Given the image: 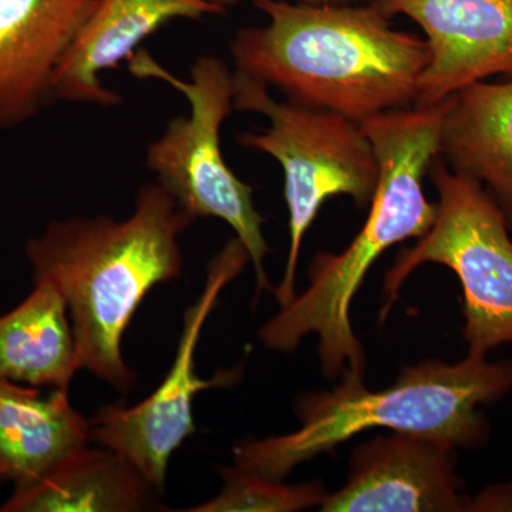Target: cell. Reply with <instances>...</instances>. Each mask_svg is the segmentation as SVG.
Here are the masks:
<instances>
[{"label":"cell","instance_id":"4","mask_svg":"<svg viewBox=\"0 0 512 512\" xmlns=\"http://www.w3.org/2000/svg\"><path fill=\"white\" fill-rule=\"evenodd\" d=\"M512 392V360L488 362L468 355L456 365L426 360L404 367L383 390L345 377L330 392L303 394L295 412L301 427L284 436L242 440L234 448L235 467L282 481L293 468L328 453L357 434L373 429L414 434L456 448H477L488 439L478 407Z\"/></svg>","mask_w":512,"mask_h":512},{"label":"cell","instance_id":"2","mask_svg":"<svg viewBox=\"0 0 512 512\" xmlns=\"http://www.w3.org/2000/svg\"><path fill=\"white\" fill-rule=\"evenodd\" d=\"M192 222L156 181L138 190L124 220L52 221L26 242L33 282H50L66 302L80 370L121 394L137 382L121 352L124 333L151 289L183 272L180 237Z\"/></svg>","mask_w":512,"mask_h":512},{"label":"cell","instance_id":"12","mask_svg":"<svg viewBox=\"0 0 512 512\" xmlns=\"http://www.w3.org/2000/svg\"><path fill=\"white\" fill-rule=\"evenodd\" d=\"M210 0H96L55 80V100L111 109L123 97L104 86L101 73L128 62L141 43L178 19L227 15Z\"/></svg>","mask_w":512,"mask_h":512},{"label":"cell","instance_id":"20","mask_svg":"<svg viewBox=\"0 0 512 512\" xmlns=\"http://www.w3.org/2000/svg\"><path fill=\"white\" fill-rule=\"evenodd\" d=\"M210 2L215 3V5L221 6L225 10H229L232 8H237L241 0H210Z\"/></svg>","mask_w":512,"mask_h":512},{"label":"cell","instance_id":"9","mask_svg":"<svg viewBox=\"0 0 512 512\" xmlns=\"http://www.w3.org/2000/svg\"><path fill=\"white\" fill-rule=\"evenodd\" d=\"M423 29L430 60L413 106L430 107L497 74H512V0H370Z\"/></svg>","mask_w":512,"mask_h":512},{"label":"cell","instance_id":"16","mask_svg":"<svg viewBox=\"0 0 512 512\" xmlns=\"http://www.w3.org/2000/svg\"><path fill=\"white\" fill-rule=\"evenodd\" d=\"M0 316V379L47 390H69L79 372L66 302L50 282Z\"/></svg>","mask_w":512,"mask_h":512},{"label":"cell","instance_id":"5","mask_svg":"<svg viewBox=\"0 0 512 512\" xmlns=\"http://www.w3.org/2000/svg\"><path fill=\"white\" fill-rule=\"evenodd\" d=\"M128 70L138 79L170 84L190 106L187 116L168 120L161 136L148 144V170L192 220L217 218L234 229L254 266L258 292L272 291L265 271V220L256 210L254 188L222 156V126L234 111V73L221 57L201 56L190 77L180 79L143 49L128 59Z\"/></svg>","mask_w":512,"mask_h":512},{"label":"cell","instance_id":"15","mask_svg":"<svg viewBox=\"0 0 512 512\" xmlns=\"http://www.w3.org/2000/svg\"><path fill=\"white\" fill-rule=\"evenodd\" d=\"M157 491L126 457L84 446L52 471L13 490L0 512H134L158 510Z\"/></svg>","mask_w":512,"mask_h":512},{"label":"cell","instance_id":"18","mask_svg":"<svg viewBox=\"0 0 512 512\" xmlns=\"http://www.w3.org/2000/svg\"><path fill=\"white\" fill-rule=\"evenodd\" d=\"M467 511H512V484L485 488L483 493L470 498Z\"/></svg>","mask_w":512,"mask_h":512},{"label":"cell","instance_id":"3","mask_svg":"<svg viewBox=\"0 0 512 512\" xmlns=\"http://www.w3.org/2000/svg\"><path fill=\"white\" fill-rule=\"evenodd\" d=\"M451 101L453 96L434 106L390 110L363 121L379 161V183L365 225L345 251L315 256L308 288L259 329L266 348L293 352L315 333L326 377H365V350L353 332L350 306L387 249L423 237L436 221L437 204L427 200L424 178L439 157Z\"/></svg>","mask_w":512,"mask_h":512},{"label":"cell","instance_id":"10","mask_svg":"<svg viewBox=\"0 0 512 512\" xmlns=\"http://www.w3.org/2000/svg\"><path fill=\"white\" fill-rule=\"evenodd\" d=\"M456 448L393 433L355 448L348 483L328 494L322 512H458L470 498L456 473Z\"/></svg>","mask_w":512,"mask_h":512},{"label":"cell","instance_id":"17","mask_svg":"<svg viewBox=\"0 0 512 512\" xmlns=\"http://www.w3.org/2000/svg\"><path fill=\"white\" fill-rule=\"evenodd\" d=\"M224 488L192 512H293L320 507L328 497L319 483L289 485L241 468L222 471Z\"/></svg>","mask_w":512,"mask_h":512},{"label":"cell","instance_id":"11","mask_svg":"<svg viewBox=\"0 0 512 512\" xmlns=\"http://www.w3.org/2000/svg\"><path fill=\"white\" fill-rule=\"evenodd\" d=\"M96 0H0V131L56 103L55 80Z\"/></svg>","mask_w":512,"mask_h":512},{"label":"cell","instance_id":"14","mask_svg":"<svg viewBox=\"0 0 512 512\" xmlns=\"http://www.w3.org/2000/svg\"><path fill=\"white\" fill-rule=\"evenodd\" d=\"M439 156L483 185L512 229V80H483L454 94L441 128Z\"/></svg>","mask_w":512,"mask_h":512},{"label":"cell","instance_id":"1","mask_svg":"<svg viewBox=\"0 0 512 512\" xmlns=\"http://www.w3.org/2000/svg\"><path fill=\"white\" fill-rule=\"evenodd\" d=\"M254 6L268 22L235 33L229 52L237 72L293 103L357 123L416 101L429 45L394 29L375 3L254 0Z\"/></svg>","mask_w":512,"mask_h":512},{"label":"cell","instance_id":"19","mask_svg":"<svg viewBox=\"0 0 512 512\" xmlns=\"http://www.w3.org/2000/svg\"><path fill=\"white\" fill-rule=\"evenodd\" d=\"M293 2L305 3V5H359L370 0H293Z\"/></svg>","mask_w":512,"mask_h":512},{"label":"cell","instance_id":"7","mask_svg":"<svg viewBox=\"0 0 512 512\" xmlns=\"http://www.w3.org/2000/svg\"><path fill=\"white\" fill-rule=\"evenodd\" d=\"M429 174L439 194L436 221L387 272L382 319L396 302L400 286L420 265L447 266L463 288L468 355L487 356L501 345L512 346L510 227L483 185L448 167L440 156Z\"/></svg>","mask_w":512,"mask_h":512},{"label":"cell","instance_id":"13","mask_svg":"<svg viewBox=\"0 0 512 512\" xmlns=\"http://www.w3.org/2000/svg\"><path fill=\"white\" fill-rule=\"evenodd\" d=\"M89 419L69 390L0 379V484L15 490L35 483L64 458L90 443Z\"/></svg>","mask_w":512,"mask_h":512},{"label":"cell","instance_id":"6","mask_svg":"<svg viewBox=\"0 0 512 512\" xmlns=\"http://www.w3.org/2000/svg\"><path fill=\"white\" fill-rule=\"evenodd\" d=\"M265 84L234 72V110L262 114L268 127L244 133L238 143L268 154L284 171L289 211V252L276 301L285 306L296 296L295 279L303 237L326 200L348 195L369 204L379 183V161L362 123L336 111L276 100Z\"/></svg>","mask_w":512,"mask_h":512},{"label":"cell","instance_id":"8","mask_svg":"<svg viewBox=\"0 0 512 512\" xmlns=\"http://www.w3.org/2000/svg\"><path fill=\"white\" fill-rule=\"evenodd\" d=\"M247 249L237 237L208 264L204 291L184 313L183 332L173 366L156 392L136 406L107 404L90 424V441L126 457L157 493H163L168 464L175 451L197 431L194 399L202 390L238 382L241 369L221 370L202 379L195 369L201 330L218 303L222 289L247 266Z\"/></svg>","mask_w":512,"mask_h":512}]
</instances>
